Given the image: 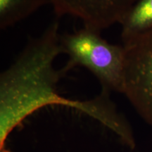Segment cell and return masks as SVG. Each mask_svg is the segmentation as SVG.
<instances>
[{
    "label": "cell",
    "mask_w": 152,
    "mask_h": 152,
    "mask_svg": "<svg viewBox=\"0 0 152 152\" xmlns=\"http://www.w3.org/2000/svg\"><path fill=\"white\" fill-rule=\"evenodd\" d=\"M60 44L62 53L68 56L64 66L66 71L83 66L98 80L102 90L123 94L125 63L123 45L109 43L101 36L100 31L86 27L61 35Z\"/></svg>",
    "instance_id": "2"
},
{
    "label": "cell",
    "mask_w": 152,
    "mask_h": 152,
    "mask_svg": "<svg viewBox=\"0 0 152 152\" xmlns=\"http://www.w3.org/2000/svg\"><path fill=\"white\" fill-rule=\"evenodd\" d=\"M138 0H49L58 16L80 19L84 27L100 31L121 23Z\"/></svg>",
    "instance_id": "4"
},
{
    "label": "cell",
    "mask_w": 152,
    "mask_h": 152,
    "mask_svg": "<svg viewBox=\"0 0 152 152\" xmlns=\"http://www.w3.org/2000/svg\"><path fill=\"white\" fill-rule=\"evenodd\" d=\"M120 25L123 43L151 29L152 0H138Z\"/></svg>",
    "instance_id": "5"
},
{
    "label": "cell",
    "mask_w": 152,
    "mask_h": 152,
    "mask_svg": "<svg viewBox=\"0 0 152 152\" xmlns=\"http://www.w3.org/2000/svg\"><path fill=\"white\" fill-rule=\"evenodd\" d=\"M58 23L53 22L42 35L30 40L15 61L0 75V139L1 145L13 129L28 115L44 106L63 105L73 108L98 120L120 137L131 132L124 118L102 90L90 101L71 100L57 92V84L67 71L56 69L54 62L63 54Z\"/></svg>",
    "instance_id": "1"
},
{
    "label": "cell",
    "mask_w": 152,
    "mask_h": 152,
    "mask_svg": "<svg viewBox=\"0 0 152 152\" xmlns=\"http://www.w3.org/2000/svg\"><path fill=\"white\" fill-rule=\"evenodd\" d=\"M46 4L49 0H0V28L14 26Z\"/></svg>",
    "instance_id": "6"
},
{
    "label": "cell",
    "mask_w": 152,
    "mask_h": 152,
    "mask_svg": "<svg viewBox=\"0 0 152 152\" xmlns=\"http://www.w3.org/2000/svg\"><path fill=\"white\" fill-rule=\"evenodd\" d=\"M123 45L125 49L123 94L152 126V28Z\"/></svg>",
    "instance_id": "3"
}]
</instances>
